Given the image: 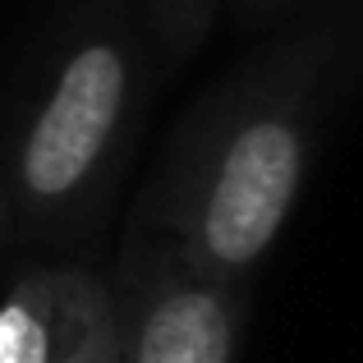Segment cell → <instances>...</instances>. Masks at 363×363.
I'll list each match as a JSON object with an SVG mask.
<instances>
[{
    "label": "cell",
    "mask_w": 363,
    "mask_h": 363,
    "mask_svg": "<svg viewBox=\"0 0 363 363\" xmlns=\"http://www.w3.org/2000/svg\"><path fill=\"white\" fill-rule=\"evenodd\" d=\"M359 42V14L336 5L281 18L179 120L129 221L248 281L299 203Z\"/></svg>",
    "instance_id": "obj_1"
},
{
    "label": "cell",
    "mask_w": 363,
    "mask_h": 363,
    "mask_svg": "<svg viewBox=\"0 0 363 363\" xmlns=\"http://www.w3.org/2000/svg\"><path fill=\"white\" fill-rule=\"evenodd\" d=\"M147 101L133 0H74L0 133V248L74 262L101 235Z\"/></svg>",
    "instance_id": "obj_2"
},
{
    "label": "cell",
    "mask_w": 363,
    "mask_h": 363,
    "mask_svg": "<svg viewBox=\"0 0 363 363\" xmlns=\"http://www.w3.org/2000/svg\"><path fill=\"white\" fill-rule=\"evenodd\" d=\"M106 290L116 363H235L244 281L212 272L179 240L129 221Z\"/></svg>",
    "instance_id": "obj_3"
},
{
    "label": "cell",
    "mask_w": 363,
    "mask_h": 363,
    "mask_svg": "<svg viewBox=\"0 0 363 363\" xmlns=\"http://www.w3.org/2000/svg\"><path fill=\"white\" fill-rule=\"evenodd\" d=\"M111 318L106 276L88 262H28L0 299V363H74Z\"/></svg>",
    "instance_id": "obj_4"
},
{
    "label": "cell",
    "mask_w": 363,
    "mask_h": 363,
    "mask_svg": "<svg viewBox=\"0 0 363 363\" xmlns=\"http://www.w3.org/2000/svg\"><path fill=\"white\" fill-rule=\"evenodd\" d=\"M225 0H143V28L152 51L166 65H184L198 46L212 37Z\"/></svg>",
    "instance_id": "obj_5"
},
{
    "label": "cell",
    "mask_w": 363,
    "mask_h": 363,
    "mask_svg": "<svg viewBox=\"0 0 363 363\" xmlns=\"http://www.w3.org/2000/svg\"><path fill=\"white\" fill-rule=\"evenodd\" d=\"M313 0H225V9H235L240 23H281V18L308 9Z\"/></svg>",
    "instance_id": "obj_6"
},
{
    "label": "cell",
    "mask_w": 363,
    "mask_h": 363,
    "mask_svg": "<svg viewBox=\"0 0 363 363\" xmlns=\"http://www.w3.org/2000/svg\"><path fill=\"white\" fill-rule=\"evenodd\" d=\"M74 363H116V336H111V318L92 331V340L83 345V354Z\"/></svg>",
    "instance_id": "obj_7"
}]
</instances>
